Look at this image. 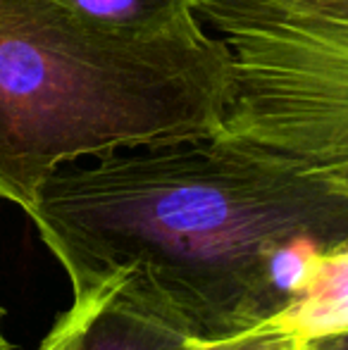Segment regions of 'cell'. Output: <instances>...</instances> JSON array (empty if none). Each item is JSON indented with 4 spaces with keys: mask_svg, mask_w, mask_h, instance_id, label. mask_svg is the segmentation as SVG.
Listing matches in <instances>:
<instances>
[{
    "mask_svg": "<svg viewBox=\"0 0 348 350\" xmlns=\"http://www.w3.org/2000/svg\"><path fill=\"white\" fill-rule=\"evenodd\" d=\"M29 219L72 293L115 279L198 343L274 322L348 243L339 191L224 131L60 167Z\"/></svg>",
    "mask_w": 348,
    "mask_h": 350,
    "instance_id": "cell-1",
    "label": "cell"
},
{
    "mask_svg": "<svg viewBox=\"0 0 348 350\" xmlns=\"http://www.w3.org/2000/svg\"><path fill=\"white\" fill-rule=\"evenodd\" d=\"M232 86L205 24L131 36L60 0H0V198L31 215L60 167L215 134Z\"/></svg>",
    "mask_w": 348,
    "mask_h": 350,
    "instance_id": "cell-2",
    "label": "cell"
},
{
    "mask_svg": "<svg viewBox=\"0 0 348 350\" xmlns=\"http://www.w3.org/2000/svg\"><path fill=\"white\" fill-rule=\"evenodd\" d=\"M232 53L224 134L348 200V0H196Z\"/></svg>",
    "mask_w": 348,
    "mask_h": 350,
    "instance_id": "cell-3",
    "label": "cell"
},
{
    "mask_svg": "<svg viewBox=\"0 0 348 350\" xmlns=\"http://www.w3.org/2000/svg\"><path fill=\"white\" fill-rule=\"evenodd\" d=\"M198 341L134 303L115 279L75 293L38 350H193Z\"/></svg>",
    "mask_w": 348,
    "mask_h": 350,
    "instance_id": "cell-4",
    "label": "cell"
},
{
    "mask_svg": "<svg viewBox=\"0 0 348 350\" xmlns=\"http://www.w3.org/2000/svg\"><path fill=\"white\" fill-rule=\"evenodd\" d=\"M274 322L303 341L348 329V243L320 255L306 286Z\"/></svg>",
    "mask_w": 348,
    "mask_h": 350,
    "instance_id": "cell-5",
    "label": "cell"
},
{
    "mask_svg": "<svg viewBox=\"0 0 348 350\" xmlns=\"http://www.w3.org/2000/svg\"><path fill=\"white\" fill-rule=\"evenodd\" d=\"M103 29L131 36H170L203 27L196 0H60Z\"/></svg>",
    "mask_w": 348,
    "mask_h": 350,
    "instance_id": "cell-6",
    "label": "cell"
},
{
    "mask_svg": "<svg viewBox=\"0 0 348 350\" xmlns=\"http://www.w3.org/2000/svg\"><path fill=\"white\" fill-rule=\"evenodd\" d=\"M193 350H306L301 336L277 322H267L246 334L219 338L210 343H196Z\"/></svg>",
    "mask_w": 348,
    "mask_h": 350,
    "instance_id": "cell-7",
    "label": "cell"
},
{
    "mask_svg": "<svg viewBox=\"0 0 348 350\" xmlns=\"http://www.w3.org/2000/svg\"><path fill=\"white\" fill-rule=\"evenodd\" d=\"M303 343H306V350H348V329L312 336Z\"/></svg>",
    "mask_w": 348,
    "mask_h": 350,
    "instance_id": "cell-8",
    "label": "cell"
},
{
    "mask_svg": "<svg viewBox=\"0 0 348 350\" xmlns=\"http://www.w3.org/2000/svg\"><path fill=\"white\" fill-rule=\"evenodd\" d=\"M0 350H10V343L3 334V310H0Z\"/></svg>",
    "mask_w": 348,
    "mask_h": 350,
    "instance_id": "cell-9",
    "label": "cell"
},
{
    "mask_svg": "<svg viewBox=\"0 0 348 350\" xmlns=\"http://www.w3.org/2000/svg\"><path fill=\"white\" fill-rule=\"evenodd\" d=\"M36 350H38V348H36Z\"/></svg>",
    "mask_w": 348,
    "mask_h": 350,
    "instance_id": "cell-10",
    "label": "cell"
}]
</instances>
